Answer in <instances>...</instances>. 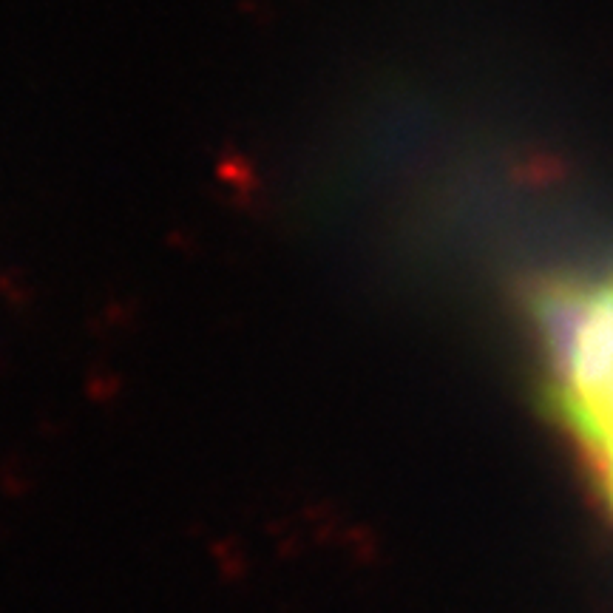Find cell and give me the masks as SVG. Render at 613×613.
Listing matches in <instances>:
<instances>
[{
    "mask_svg": "<svg viewBox=\"0 0 613 613\" xmlns=\"http://www.w3.org/2000/svg\"><path fill=\"white\" fill-rule=\"evenodd\" d=\"M551 401L613 506V267L548 276L528 296Z\"/></svg>",
    "mask_w": 613,
    "mask_h": 613,
    "instance_id": "6da1fadb",
    "label": "cell"
}]
</instances>
